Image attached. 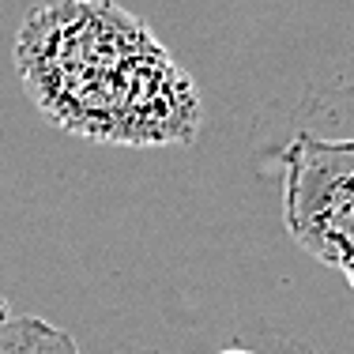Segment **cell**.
<instances>
[{
    "label": "cell",
    "instance_id": "1",
    "mask_svg": "<svg viewBox=\"0 0 354 354\" xmlns=\"http://www.w3.org/2000/svg\"><path fill=\"white\" fill-rule=\"evenodd\" d=\"M15 68L61 132L117 147H170L200 132V95L151 27L113 0H41L19 23Z\"/></svg>",
    "mask_w": 354,
    "mask_h": 354
},
{
    "label": "cell",
    "instance_id": "2",
    "mask_svg": "<svg viewBox=\"0 0 354 354\" xmlns=\"http://www.w3.org/2000/svg\"><path fill=\"white\" fill-rule=\"evenodd\" d=\"M286 230L354 286V140L298 132L283 155Z\"/></svg>",
    "mask_w": 354,
    "mask_h": 354
},
{
    "label": "cell",
    "instance_id": "3",
    "mask_svg": "<svg viewBox=\"0 0 354 354\" xmlns=\"http://www.w3.org/2000/svg\"><path fill=\"white\" fill-rule=\"evenodd\" d=\"M0 354H83L75 339L41 317H0Z\"/></svg>",
    "mask_w": 354,
    "mask_h": 354
},
{
    "label": "cell",
    "instance_id": "4",
    "mask_svg": "<svg viewBox=\"0 0 354 354\" xmlns=\"http://www.w3.org/2000/svg\"><path fill=\"white\" fill-rule=\"evenodd\" d=\"M215 354H257V351H249V347H223V351H215Z\"/></svg>",
    "mask_w": 354,
    "mask_h": 354
}]
</instances>
